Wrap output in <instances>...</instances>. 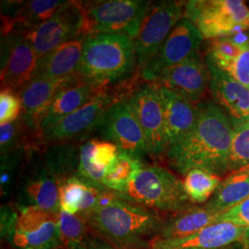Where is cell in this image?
<instances>
[{
	"label": "cell",
	"instance_id": "1",
	"mask_svg": "<svg viewBox=\"0 0 249 249\" xmlns=\"http://www.w3.org/2000/svg\"><path fill=\"white\" fill-rule=\"evenodd\" d=\"M199 116L194 130L164 154L170 166L184 177L201 169L219 177L229 174L233 127L229 117L213 101L197 105Z\"/></svg>",
	"mask_w": 249,
	"mask_h": 249
},
{
	"label": "cell",
	"instance_id": "2",
	"mask_svg": "<svg viewBox=\"0 0 249 249\" xmlns=\"http://www.w3.org/2000/svg\"><path fill=\"white\" fill-rule=\"evenodd\" d=\"M84 221L97 236L116 249H152L163 223L158 213L117 195L109 204L95 209Z\"/></svg>",
	"mask_w": 249,
	"mask_h": 249
},
{
	"label": "cell",
	"instance_id": "3",
	"mask_svg": "<svg viewBox=\"0 0 249 249\" xmlns=\"http://www.w3.org/2000/svg\"><path fill=\"white\" fill-rule=\"evenodd\" d=\"M138 69L132 38L93 34L86 37L77 72L91 83L110 87L129 81Z\"/></svg>",
	"mask_w": 249,
	"mask_h": 249
},
{
	"label": "cell",
	"instance_id": "4",
	"mask_svg": "<svg viewBox=\"0 0 249 249\" xmlns=\"http://www.w3.org/2000/svg\"><path fill=\"white\" fill-rule=\"evenodd\" d=\"M116 195L158 213H176L192 205L183 182L160 165H143L125 190Z\"/></svg>",
	"mask_w": 249,
	"mask_h": 249
},
{
	"label": "cell",
	"instance_id": "5",
	"mask_svg": "<svg viewBox=\"0 0 249 249\" xmlns=\"http://www.w3.org/2000/svg\"><path fill=\"white\" fill-rule=\"evenodd\" d=\"M184 18L189 19L206 40L249 31V9L242 0L187 1Z\"/></svg>",
	"mask_w": 249,
	"mask_h": 249
},
{
	"label": "cell",
	"instance_id": "6",
	"mask_svg": "<svg viewBox=\"0 0 249 249\" xmlns=\"http://www.w3.org/2000/svg\"><path fill=\"white\" fill-rule=\"evenodd\" d=\"M151 2L143 0H107L81 2L83 34L124 35L135 39Z\"/></svg>",
	"mask_w": 249,
	"mask_h": 249
},
{
	"label": "cell",
	"instance_id": "7",
	"mask_svg": "<svg viewBox=\"0 0 249 249\" xmlns=\"http://www.w3.org/2000/svg\"><path fill=\"white\" fill-rule=\"evenodd\" d=\"M185 4L180 1L151 3L134 39L139 72L149 65L178 22L184 17Z\"/></svg>",
	"mask_w": 249,
	"mask_h": 249
},
{
	"label": "cell",
	"instance_id": "8",
	"mask_svg": "<svg viewBox=\"0 0 249 249\" xmlns=\"http://www.w3.org/2000/svg\"><path fill=\"white\" fill-rule=\"evenodd\" d=\"M117 100L110 87L102 89L83 107L40 132L41 144L78 143L97 128L107 109Z\"/></svg>",
	"mask_w": 249,
	"mask_h": 249
},
{
	"label": "cell",
	"instance_id": "9",
	"mask_svg": "<svg viewBox=\"0 0 249 249\" xmlns=\"http://www.w3.org/2000/svg\"><path fill=\"white\" fill-rule=\"evenodd\" d=\"M18 218L5 237L17 249H63L59 213L36 207L18 209Z\"/></svg>",
	"mask_w": 249,
	"mask_h": 249
},
{
	"label": "cell",
	"instance_id": "10",
	"mask_svg": "<svg viewBox=\"0 0 249 249\" xmlns=\"http://www.w3.org/2000/svg\"><path fill=\"white\" fill-rule=\"evenodd\" d=\"M84 15L80 1H64L53 16L25 32L37 57H42L59 45L83 34Z\"/></svg>",
	"mask_w": 249,
	"mask_h": 249
},
{
	"label": "cell",
	"instance_id": "11",
	"mask_svg": "<svg viewBox=\"0 0 249 249\" xmlns=\"http://www.w3.org/2000/svg\"><path fill=\"white\" fill-rule=\"evenodd\" d=\"M125 100L132 108L145 136L148 154L164 157L167 150L163 107L155 83L145 82L134 87Z\"/></svg>",
	"mask_w": 249,
	"mask_h": 249
},
{
	"label": "cell",
	"instance_id": "12",
	"mask_svg": "<svg viewBox=\"0 0 249 249\" xmlns=\"http://www.w3.org/2000/svg\"><path fill=\"white\" fill-rule=\"evenodd\" d=\"M98 128L118 151L140 159L148 153L142 128L125 99L116 100L109 107Z\"/></svg>",
	"mask_w": 249,
	"mask_h": 249
},
{
	"label": "cell",
	"instance_id": "13",
	"mask_svg": "<svg viewBox=\"0 0 249 249\" xmlns=\"http://www.w3.org/2000/svg\"><path fill=\"white\" fill-rule=\"evenodd\" d=\"M37 59L25 32L15 31L1 36V89L19 93L34 77Z\"/></svg>",
	"mask_w": 249,
	"mask_h": 249
},
{
	"label": "cell",
	"instance_id": "14",
	"mask_svg": "<svg viewBox=\"0 0 249 249\" xmlns=\"http://www.w3.org/2000/svg\"><path fill=\"white\" fill-rule=\"evenodd\" d=\"M203 37L189 19L183 18L154 55L140 73L144 82H154L164 71L182 62L192 53L199 52Z\"/></svg>",
	"mask_w": 249,
	"mask_h": 249
},
{
	"label": "cell",
	"instance_id": "15",
	"mask_svg": "<svg viewBox=\"0 0 249 249\" xmlns=\"http://www.w3.org/2000/svg\"><path fill=\"white\" fill-rule=\"evenodd\" d=\"M211 73L199 52L164 71L154 82L187 102L198 105L210 89Z\"/></svg>",
	"mask_w": 249,
	"mask_h": 249
},
{
	"label": "cell",
	"instance_id": "16",
	"mask_svg": "<svg viewBox=\"0 0 249 249\" xmlns=\"http://www.w3.org/2000/svg\"><path fill=\"white\" fill-rule=\"evenodd\" d=\"M211 73L210 92L213 102L223 109L233 130L249 121V89L205 57Z\"/></svg>",
	"mask_w": 249,
	"mask_h": 249
},
{
	"label": "cell",
	"instance_id": "17",
	"mask_svg": "<svg viewBox=\"0 0 249 249\" xmlns=\"http://www.w3.org/2000/svg\"><path fill=\"white\" fill-rule=\"evenodd\" d=\"M248 229L228 222L211 224L182 239L155 240L152 249H221L235 242L248 245Z\"/></svg>",
	"mask_w": 249,
	"mask_h": 249
},
{
	"label": "cell",
	"instance_id": "18",
	"mask_svg": "<svg viewBox=\"0 0 249 249\" xmlns=\"http://www.w3.org/2000/svg\"><path fill=\"white\" fill-rule=\"evenodd\" d=\"M106 87L107 86H100L89 82L83 79L79 73L62 80L55 92L49 112L41 126V131L49 128L64 117L80 109Z\"/></svg>",
	"mask_w": 249,
	"mask_h": 249
},
{
	"label": "cell",
	"instance_id": "19",
	"mask_svg": "<svg viewBox=\"0 0 249 249\" xmlns=\"http://www.w3.org/2000/svg\"><path fill=\"white\" fill-rule=\"evenodd\" d=\"M33 170L27 176L20 187L18 209L36 207L50 213H60L59 186L53 177L41 162L34 164Z\"/></svg>",
	"mask_w": 249,
	"mask_h": 249
},
{
	"label": "cell",
	"instance_id": "20",
	"mask_svg": "<svg viewBox=\"0 0 249 249\" xmlns=\"http://www.w3.org/2000/svg\"><path fill=\"white\" fill-rule=\"evenodd\" d=\"M157 87L163 107L168 149L182 142L194 130L197 124L199 111L197 105L187 102L161 86L157 85Z\"/></svg>",
	"mask_w": 249,
	"mask_h": 249
},
{
	"label": "cell",
	"instance_id": "21",
	"mask_svg": "<svg viewBox=\"0 0 249 249\" xmlns=\"http://www.w3.org/2000/svg\"><path fill=\"white\" fill-rule=\"evenodd\" d=\"M61 81L33 77L19 91L21 117L33 131L40 133Z\"/></svg>",
	"mask_w": 249,
	"mask_h": 249
},
{
	"label": "cell",
	"instance_id": "22",
	"mask_svg": "<svg viewBox=\"0 0 249 249\" xmlns=\"http://www.w3.org/2000/svg\"><path fill=\"white\" fill-rule=\"evenodd\" d=\"M86 37H77L39 57L34 77L65 80L77 74Z\"/></svg>",
	"mask_w": 249,
	"mask_h": 249
},
{
	"label": "cell",
	"instance_id": "23",
	"mask_svg": "<svg viewBox=\"0 0 249 249\" xmlns=\"http://www.w3.org/2000/svg\"><path fill=\"white\" fill-rule=\"evenodd\" d=\"M217 216L218 214L214 213L206 206L199 207L190 205L186 209L172 214L168 218L163 219L156 240H176L185 238L215 223Z\"/></svg>",
	"mask_w": 249,
	"mask_h": 249
},
{
	"label": "cell",
	"instance_id": "24",
	"mask_svg": "<svg viewBox=\"0 0 249 249\" xmlns=\"http://www.w3.org/2000/svg\"><path fill=\"white\" fill-rule=\"evenodd\" d=\"M116 144L108 141L92 139L80 146V162L78 173L87 181L102 184L106 171L118 153Z\"/></svg>",
	"mask_w": 249,
	"mask_h": 249
},
{
	"label": "cell",
	"instance_id": "25",
	"mask_svg": "<svg viewBox=\"0 0 249 249\" xmlns=\"http://www.w3.org/2000/svg\"><path fill=\"white\" fill-rule=\"evenodd\" d=\"M249 197V166L231 173L205 205L214 213L221 214Z\"/></svg>",
	"mask_w": 249,
	"mask_h": 249
},
{
	"label": "cell",
	"instance_id": "26",
	"mask_svg": "<svg viewBox=\"0 0 249 249\" xmlns=\"http://www.w3.org/2000/svg\"><path fill=\"white\" fill-rule=\"evenodd\" d=\"M77 143H54L45 144L41 158L42 165L57 182L79 175L80 147Z\"/></svg>",
	"mask_w": 249,
	"mask_h": 249
},
{
	"label": "cell",
	"instance_id": "27",
	"mask_svg": "<svg viewBox=\"0 0 249 249\" xmlns=\"http://www.w3.org/2000/svg\"><path fill=\"white\" fill-rule=\"evenodd\" d=\"M142 166L140 158L118 151L116 158L108 165L102 184L111 191L121 193Z\"/></svg>",
	"mask_w": 249,
	"mask_h": 249
},
{
	"label": "cell",
	"instance_id": "28",
	"mask_svg": "<svg viewBox=\"0 0 249 249\" xmlns=\"http://www.w3.org/2000/svg\"><path fill=\"white\" fill-rule=\"evenodd\" d=\"M249 43V35L243 33L213 39L208 45L205 57L224 71L242 53Z\"/></svg>",
	"mask_w": 249,
	"mask_h": 249
},
{
	"label": "cell",
	"instance_id": "29",
	"mask_svg": "<svg viewBox=\"0 0 249 249\" xmlns=\"http://www.w3.org/2000/svg\"><path fill=\"white\" fill-rule=\"evenodd\" d=\"M221 177L201 169L190 170L183 181L187 196L192 203H204L211 199L221 183Z\"/></svg>",
	"mask_w": 249,
	"mask_h": 249
},
{
	"label": "cell",
	"instance_id": "30",
	"mask_svg": "<svg viewBox=\"0 0 249 249\" xmlns=\"http://www.w3.org/2000/svg\"><path fill=\"white\" fill-rule=\"evenodd\" d=\"M86 179L80 175L73 176L58 182L60 211L71 214H78L88 187Z\"/></svg>",
	"mask_w": 249,
	"mask_h": 249
},
{
	"label": "cell",
	"instance_id": "31",
	"mask_svg": "<svg viewBox=\"0 0 249 249\" xmlns=\"http://www.w3.org/2000/svg\"><path fill=\"white\" fill-rule=\"evenodd\" d=\"M88 225L78 214H71L60 211L59 229L63 249L82 243L88 235Z\"/></svg>",
	"mask_w": 249,
	"mask_h": 249
},
{
	"label": "cell",
	"instance_id": "32",
	"mask_svg": "<svg viewBox=\"0 0 249 249\" xmlns=\"http://www.w3.org/2000/svg\"><path fill=\"white\" fill-rule=\"evenodd\" d=\"M249 166V121L234 129L229 159V173Z\"/></svg>",
	"mask_w": 249,
	"mask_h": 249
},
{
	"label": "cell",
	"instance_id": "33",
	"mask_svg": "<svg viewBox=\"0 0 249 249\" xmlns=\"http://www.w3.org/2000/svg\"><path fill=\"white\" fill-rule=\"evenodd\" d=\"M21 101L18 92L10 89H1L0 124H7L20 117Z\"/></svg>",
	"mask_w": 249,
	"mask_h": 249
},
{
	"label": "cell",
	"instance_id": "34",
	"mask_svg": "<svg viewBox=\"0 0 249 249\" xmlns=\"http://www.w3.org/2000/svg\"><path fill=\"white\" fill-rule=\"evenodd\" d=\"M228 222L243 226L248 229L249 239L246 249L249 248V197L242 201L239 204L232 207L223 213L219 214L215 223Z\"/></svg>",
	"mask_w": 249,
	"mask_h": 249
},
{
	"label": "cell",
	"instance_id": "35",
	"mask_svg": "<svg viewBox=\"0 0 249 249\" xmlns=\"http://www.w3.org/2000/svg\"><path fill=\"white\" fill-rule=\"evenodd\" d=\"M249 89V43L242 53L223 71Z\"/></svg>",
	"mask_w": 249,
	"mask_h": 249
},
{
	"label": "cell",
	"instance_id": "36",
	"mask_svg": "<svg viewBox=\"0 0 249 249\" xmlns=\"http://www.w3.org/2000/svg\"><path fill=\"white\" fill-rule=\"evenodd\" d=\"M83 243L89 249H116L103 238L97 235H90L89 233L83 240Z\"/></svg>",
	"mask_w": 249,
	"mask_h": 249
},
{
	"label": "cell",
	"instance_id": "37",
	"mask_svg": "<svg viewBox=\"0 0 249 249\" xmlns=\"http://www.w3.org/2000/svg\"><path fill=\"white\" fill-rule=\"evenodd\" d=\"M89 249L86 246H85V244L82 242V243H80V244H77V245H73V246H71V247H69V248H67V249Z\"/></svg>",
	"mask_w": 249,
	"mask_h": 249
},
{
	"label": "cell",
	"instance_id": "38",
	"mask_svg": "<svg viewBox=\"0 0 249 249\" xmlns=\"http://www.w3.org/2000/svg\"></svg>",
	"mask_w": 249,
	"mask_h": 249
}]
</instances>
